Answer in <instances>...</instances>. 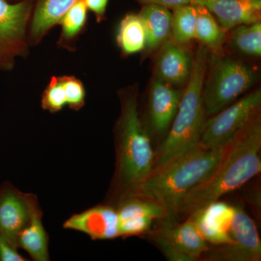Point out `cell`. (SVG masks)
Wrapping results in <instances>:
<instances>
[{"label": "cell", "mask_w": 261, "mask_h": 261, "mask_svg": "<svg viewBox=\"0 0 261 261\" xmlns=\"http://www.w3.org/2000/svg\"><path fill=\"white\" fill-rule=\"evenodd\" d=\"M261 120L258 114L228 142L212 173L187 194L176 214H193L238 190L261 171Z\"/></svg>", "instance_id": "6da1fadb"}, {"label": "cell", "mask_w": 261, "mask_h": 261, "mask_svg": "<svg viewBox=\"0 0 261 261\" xmlns=\"http://www.w3.org/2000/svg\"><path fill=\"white\" fill-rule=\"evenodd\" d=\"M227 145L209 148L200 142L176 159L153 168L123 198L140 197L152 201L163 207L171 217L176 214L181 199L214 171Z\"/></svg>", "instance_id": "7a4b0ae2"}, {"label": "cell", "mask_w": 261, "mask_h": 261, "mask_svg": "<svg viewBox=\"0 0 261 261\" xmlns=\"http://www.w3.org/2000/svg\"><path fill=\"white\" fill-rule=\"evenodd\" d=\"M119 96L121 115L116 128V179L121 199L152 171L154 153L139 113L137 88L124 89Z\"/></svg>", "instance_id": "3957f363"}, {"label": "cell", "mask_w": 261, "mask_h": 261, "mask_svg": "<svg viewBox=\"0 0 261 261\" xmlns=\"http://www.w3.org/2000/svg\"><path fill=\"white\" fill-rule=\"evenodd\" d=\"M208 49L201 44L192 58L186 89L182 93L170 132L154 154L153 168L176 159L200 143L206 121L202 92L208 67Z\"/></svg>", "instance_id": "277c9868"}, {"label": "cell", "mask_w": 261, "mask_h": 261, "mask_svg": "<svg viewBox=\"0 0 261 261\" xmlns=\"http://www.w3.org/2000/svg\"><path fill=\"white\" fill-rule=\"evenodd\" d=\"M202 97L206 116L222 111L245 93L257 80L256 70L247 63L211 53Z\"/></svg>", "instance_id": "5b68a950"}, {"label": "cell", "mask_w": 261, "mask_h": 261, "mask_svg": "<svg viewBox=\"0 0 261 261\" xmlns=\"http://www.w3.org/2000/svg\"><path fill=\"white\" fill-rule=\"evenodd\" d=\"M34 0H0V70L9 72L29 51L28 29Z\"/></svg>", "instance_id": "8992f818"}, {"label": "cell", "mask_w": 261, "mask_h": 261, "mask_svg": "<svg viewBox=\"0 0 261 261\" xmlns=\"http://www.w3.org/2000/svg\"><path fill=\"white\" fill-rule=\"evenodd\" d=\"M261 90L254 91L205 121L200 142L209 148L223 147L260 114Z\"/></svg>", "instance_id": "52a82bcc"}, {"label": "cell", "mask_w": 261, "mask_h": 261, "mask_svg": "<svg viewBox=\"0 0 261 261\" xmlns=\"http://www.w3.org/2000/svg\"><path fill=\"white\" fill-rule=\"evenodd\" d=\"M231 243L209 254L208 260L260 261L261 242L256 225L242 207H235L229 230Z\"/></svg>", "instance_id": "ba28073f"}, {"label": "cell", "mask_w": 261, "mask_h": 261, "mask_svg": "<svg viewBox=\"0 0 261 261\" xmlns=\"http://www.w3.org/2000/svg\"><path fill=\"white\" fill-rule=\"evenodd\" d=\"M118 225L116 209L98 205L73 215L65 221L63 226L86 233L94 240H106L120 237Z\"/></svg>", "instance_id": "9c48e42d"}, {"label": "cell", "mask_w": 261, "mask_h": 261, "mask_svg": "<svg viewBox=\"0 0 261 261\" xmlns=\"http://www.w3.org/2000/svg\"><path fill=\"white\" fill-rule=\"evenodd\" d=\"M29 209L25 193L9 182L0 187V234L18 247L19 233L29 222Z\"/></svg>", "instance_id": "30bf717a"}, {"label": "cell", "mask_w": 261, "mask_h": 261, "mask_svg": "<svg viewBox=\"0 0 261 261\" xmlns=\"http://www.w3.org/2000/svg\"><path fill=\"white\" fill-rule=\"evenodd\" d=\"M235 207L225 202H211L191 214L202 238L216 245L231 243L229 230L234 215Z\"/></svg>", "instance_id": "8fae6325"}, {"label": "cell", "mask_w": 261, "mask_h": 261, "mask_svg": "<svg viewBox=\"0 0 261 261\" xmlns=\"http://www.w3.org/2000/svg\"><path fill=\"white\" fill-rule=\"evenodd\" d=\"M182 93L171 84L155 77L151 84L149 111L151 124L158 134L165 133L171 127L177 112Z\"/></svg>", "instance_id": "7c38bea8"}, {"label": "cell", "mask_w": 261, "mask_h": 261, "mask_svg": "<svg viewBox=\"0 0 261 261\" xmlns=\"http://www.w3.org/2000/svg\"><path fill=\"white\" fill-rule=\"evenodd\" d=\"M225 32L260 21L261 0H211L203 4Z\"/></svg>", "instance_id": "4fadbf2b"}, {"label": "cell", "mask_w": 261, "mask_h": 261, "mask_svg": "<svg viewBox=\"0 0 261 261\" xmlns=\"http://www.w3.org/2000/svg\"><path fill=\"white\" fill-rule=\"evenodd\" d=\"M29 209V222L19 233L18 246L25 250L33 260H49V237L42 223V211L37 196L25 193Z\"/></svg>", "instance_id": "5bb4252c"}, {"label": "cell", "mask_w": 261, "mask_h": 261, "mask_svg": "<svg viewBox=\"0 0 261 261\" xmlns=\"http://www.w3.org/2000/svg\"><path fill=\"white\" fill-rule=\"evenodd\" d=\"M192 63V56L183 46L168 39L161 46L156 61V77L172 86L182 85L188 82Z\"/></svg>", "instance_id": "9a60e30c"}, {"label": "cell", "mask_w": 261, "mask_h": 261, "mask_svg": "<svg viewBox=\"0 0 261 261\" xmlns=\"http://www.w3.org/2000/svg\"><path fill=\"white\" fill-rule=\"evenodd\" d=\"M80 0H34L29 25V42L37 44Z\"/></svg>", "instance_id": "2e32d148"}, {"label": "cell", "mask_w": 261, "mask_h": 261, "mask_svg": "<svg viewBox=\"0 0 261 261\" xmlns=\"http://www.w3.org/2000/svg\"><path fill=\"white\" fill-rule=\"evenodd\" d=\"M157 231L191 261L197 260L209 250L207 242L200 234L191 217L181 224L163 225Z\"/></svg>", "instance_id": "e0dca14e"}, {"label": "cell", "mask_w": 261, "mask_h": 261, "mask_svg": "<svg viewBox=\"0 0 261 261\" xmlns=\"http://www.w3.org/2000/svg\"><path fill=\"white\" fill-rule=\"evenodd\" d=\"M139 15L145 25L147 51L154 50L170 39L172 20L170 9L159 5H143Z\"/></svg>", "instance_id": "ac0fdd59"}, {"label": "cell", "mask_w": 261, "mask_h": 261, "mask_svg": "<svg viewBox=\"0 0 261 261\" xmlns=\"http://www.w3.org/2000/svg\"><path fill=\"white\" fill-rule=\"evenodd\" d=\"M195 39L208 50L218 54L226 42V32L204 5L196 4Z\"/></svg>", "instance_id": "d6986e66"}, {"label": "cell", "mask_w": 261, "mask_h": 261, "mask_svg": "<svg viewBox=\"0 0 261 261\" xmlns=\"http://www.w3.org/2000/svg\"><path fill=\"white\" fill-rule=\"evenodd\" d=\"M116 39L123 54H135L145 49L146 32L140 15L128 13L125 15L119 24Z\"/></svg>", "instance_id": "ffe728a7"}, {"label": "cell", "mask_w": 261, "mask_h": 261, "mask_svg": "<svg viewBox=\"0 0 261 261\" xmlns=\"http://www.w3.org/2000/svg\"><path fill=\"white\" fill-rule=\"evenodd\" d=\"M171 40L184 46L195 39L196 4L182 5L173 10Z\"/></svg>", "instance_id": "44dd1931"}, {"label": "cell", "mask_w": 261, "mask_h": 261, "mask_svg": "<svg viewBox=\"0 0 261 261\" xmlns=\"http://www.w3.org/2000/svg\"><path fill=\"white\" fill-rule=\"evenodd\" d=\"M120 200L116 209L119 221L144 216L153 220L171 218L167 211L152 201L134 197H125Z\"/></svg>", "instance_id": "7402d4cb"}, {"label": "cell", "mask_w": 261, "mask_h": 261, "mask_svg": "<svg viewBox=\"0 0 261 261\" xmlns=\"http://www.w3.org/2000/svg\"><path fill=\"white\" fill-rule=\"evenodd\" d=\"M231 42L237 50L244 55L256 58L260 57V21L239 25L231 29Z\"/></svg>", "instance_id": "603a6c76"}, {"label": "cell", "mask_w": 261, "mask_h": 261, "mask_svg": "<svg viewBox=\"0 0 261 261\" xmlns=\"http://www.w3.org/2000/svg\"><path fill=\"white\" fill-rule=\"evenodd\" d=\"M87 9L83 0H80L61 19V44H68L75 39L83 30L87 19Z\"/></svg>", "instance_id": "cb8c5ba5"}, {"label": "cell", "mask_w": 261, "mask_h": 261, "mask_svg": "<svg viewBox=\"0 0 261 261\" xmlns=\"http://www.w3.org/2000/svg\"><path fill=\"white\" fill-rule=\"evenodd\" d=\"M42 108L51 113L59 112L67 105L66 94L61 76H53L44 89Z\"/></svg>", "instance_id": "d4e9b609"}, {"label": "cell", "mask_w": 261, "mask_h": 261, "mask_svg": "<svg viewBox=\"0 0 261 261\" xmlns=\"http://www.w3.org/2000/svg\"><path fill=\"white\" fill-rule=\"evenodd\" d=\"M61 77L66 94L67 106L73 111L82 109L85 104L86 97L83 83L73 75Z\"/></svg>", "instance_id": "484cf974"}, {"label": "cell", "mask_w": 261, "mask_h": 261, "mask_svg": "<svg viewBox=\"0 0 261 261\" xmlns=\"http://www.w3.org/2000/svg\"><path fill=\"white\" fill-rule=\"evenodd\" d=\"M153 219L149 217H136L119 221L120 237L136 236L148 231Z\"/></svg>", "instance_id": "4316f807"}, {"label": "cell", "mask_w": 261, "mask_h": 261, "mask_svg": "<svg viewBox=\"0 0 261 261\" xmlns=\"http://www.w3.org/2000/svg\"><path fill=\"white\" fill-rule=\"evenodd\" d=\"M153 240L160 248L162 250L163 253L168 260L172 261H191L187 255L178 251L176 247H173L172 244L170 243L167 239L165 238L163 235L157 231L153 233Z\"/></svg>", "instance_id": "83f0119b"}, {"label": "cell", "mask_w": 261, "mask_h": 261, "mask_svg": "<svg viewBox=\"0 0 261 261\" xmlns=\"http://www.w3.org/2000/svg\"><path fill=\"white\" fill-rule=\"evenodd\" d=\"M23 255L18 252V247L10 243L3 235L0 234V261H25Z\"/></svg>", "instance_id": "f1b7e54d"}, {"label": "cell", "mask_w": 261, "mask_h": 261, "mask_svg": "<svg viewBox=\"0 0 261 261\" xmlns=\"http://www.w3.org/2000/svg\"><path fill=\"white\" fill-rule=\"evenodd\" d=\"M87 9L95 15L98 22L102 21L106 16L109 0H83Z\"/></svg>", "instance_id": "f546056e"}, {"label": "cell", "mask_w": 261, "mask_h": 261, "mask_svg": "<svg viewBox=\"0 0 261 261\" xmlns=\"http://www.w3.org/2000/svg\"><path fill=\"white\" fill-rule=\"evenodd\" d=\"M138 1L142 5H159L172 10L182 5L192 3V0H138Z\"/></svg>", "instance_id": "4dcf8cb0"}, {"label": "cell", "mask_w": 261, "mask_h": 261, "mask_svg": "<svg viewBox=\"0 0 261 261\" xmlns=\"http://www.w3.org/2000/svg\"><path fill=\"white\" fill-rule=\"evenodd\" d=\"M194 4L201 5L206 3V2L211 1V0H192Z\"/></svg>", "instance_id": "1f68e13d"}, {"label": "cell", "mask_w": 261, "mask_h": 261, "mask_svg": "<svg viewBox=\"0 0 261 261\" xmlns=\"http://www.w3.org/2000/svg\"><path fill=\"white\" fill-rule=\"evenodd\" d=\"M10 3H17V2L21 1V0H8Z\"/></svg>", "instance_id": "d6a6232c"}]
</instances>
